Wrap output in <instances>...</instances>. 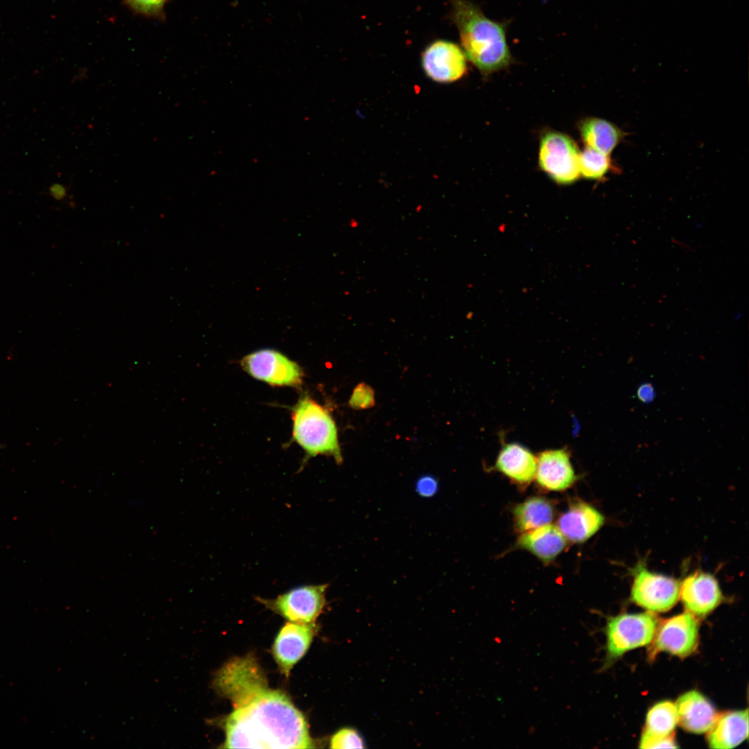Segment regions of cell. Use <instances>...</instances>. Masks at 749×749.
I'll use <instances>...</instances> for the list:
<instances>
[{"mask_svg":"<svg viewBox=\"0 0 749 749\" xmlns=\"http://www.w3.org/2000/svg\"><path fill=\"white\" fill-rule=\"evenodd\" d=\"M316 624L287 622L279 630L272 648L273 657L285 677L304 656L312 642Z\"/></svg>","mask_w":749,"mask_h":749,"instance_id":"8fae6325","label":"cell"},{"mask_svg":"<svg viewBox=\"0 0 749 749\" xmlns=\"http://www.w3.org/2000/svg\"><path fill=\"white\" fill-rule=\"evenodd\" d=\"M536 460L535 479L542 488L562 491L576 482L577 476L566 448L543 451Z\"/></svg>","mask_w":749,"mask_h":749,"instance_id":"4fadbf2b","label":"cell"},{"mask_svg":"<svg viewBox=\"0 0 749 749\" xmlns=\"http://www.w3.org/2000/svg\"><path fill=\"white\" fill-rule=\"evenodd\" d=\"M351 408L356 410L367 409L374 405L373 389L365 383L359 384L354 389L349 400Z\"/></svg>","mask_w":749,"mask_h":749,"instance_id":"d4e9b609","label":"cell"},{"mask_svg":"<svg viewBox=\"0 0 749 749\" xmlns=\"http://www.w3.org/2000/svg\"><path fill=\"white\" fill-rule=\"evenodd\" d=\"M631 599L653 612L669 610L680 598V583L675 578L648 570L638 564L632 570Z\"/></svg>","mask_w":749,"mask_h":749,"instance_id":"52a82bcc","label":"cell"},{"mask_svg":"<svg viewBox=\"0 0 749 749\" xmlns=\"http://www.w3.org/2000/svg\"><path fill=\"white\" fill-rule=\"evenodd\" d=\"M516 545L549 564L565 549L567 540L556 526L549 524L522 533Z\"/></svg>","mask_w":749,"mask_h":749,"instance_id":"ac0fdd59","label":"cell"},{"mask_svg":"<svg viewBox=\"0 0 749 749\" xmlns=\"http://www.w3.org/2000/svg\"><path fill=\"white\" fill-rule=\"evenodd\" d=\"M580 153L578 145L568 135L547 130L540 137L538 166L556 184L570 185L580 178Z\"/></svg>","mask_w":749,"mask_h":749,"instance_id":"277c9868","label":"cell"},{"mask_svg":"<svg viewBox=\"0 0 749 749\" xmlns=\"http://www.w3.org/2000/svg\"><path fill=\"white\" fill-rule=\"evenodd\" d=\"M416 488L421 495L429 497L436 491L438 482L431 476H424L418 480Z\"/></svg>","mask_w":749,"mask_h":749,"instance_id":"484cf974","label":"cell"},{"mask_svg":"<svg viewBox=\"0 0 749 749\" xmlns=\"http://www.w3.org/2000/svg\"><path fill=\"white\" fill-rule=\"evenodd\" d=\"M168 0H124L133 12L148 17L162 19Z\"/></svg>","mask_w":749,"mask_h":749,"instance_id":"603a6c76","label":"cell"},{"mask_svg":"<svg viewBox=\"0 0 749 749\" xmlns=\"http://www.w3.org/2000/svg\"><path fill=\"white\" fill-rule=\"evenodd\" d=\"M514 524L520 533L549 524L555 516V508L549 499L531 497L513 509Z\"/></svg>","mask_w":749,"mask_h":749,"instance_id":"44dd1931","label":"cell"},{"mask_svg":"<svg viewBox=\"0 0 749 749\" xmlns=\"http://www.w3.org/2000/svg\"><path fill=\"white\" fill-rule=\"evenodd\" d=\"M292 418L293 438L308 458L329 455L338 464L343 462L336 427L327 410L304 396L294 407Z\"/></svg>","mask_w":749,"mask_h":749,"instance_id":"3957f363","label":"cell"},{"mask_svg":"<svg viewBox=\"0 0 749 749\" xmlns=\"http://www.w3.org/2000/svg\"><path fill=\"white\" fill-rule=\"evenodd\" d=\"M677 723L675 704L667 700L655 704L647 714L639 748H677L673 737Z\"/></svg>","mask_w":749,"mask_h":749,"instance_id":"9a60e30c","label":"cell"},{"mask_svg":"<svg viewBox=\"0 0 749 749\" xmlns=\"http://www.w3.org/2000/svg\"><path fill=\"white\" fill-rule=\"evenodd\" d=\"M536 462V457L528 448L510 442L501 449L494 467L512 482L526 486L535 479Z\"/></svg>","mask_w":749,"mask_h":749,"instance_id":"e0dca14e","label":"cell"},{"mask_svg":"<svg viewBox=\"0 0 749 749\" xmlns=\"http://www.w3.org/2000/svg\"><path fill=\"white\" fill-rule=\"evenodd\" d=\"M580 177L590 180H603L610 172H617L609 155L585 147L580 151L579 159Z\"/></svg>","mask_w":749,"mask_h":749,"instance_id":"7402d4cb","label":"cell"},{"mask_svg":"<svg viewBox=\"0 0 749 749\" xmlns=\"http://www.w3.org/2000/svg\"><path fill=\"white\" fill-rule=\"evenodd\" d=\"M578 130L585 147L609 155L626 135L615 124L597 117L583 119Z\"/></svg>","mask_w":749,"mask_h":749,"instance_id":"ffe728a7","label":"cell"},{"mask_svg":"<svg viewBox=\"0 0 749 749\" xmlns=\"http://www.w3.org/2000/svg\"><path fill=\"white\" fill-rule=\"evenodd\" d=\"M657 628V619L651 612L623 614L610 617L605 629L609 659L651 643Z\"/></svg>","mask_w":749,"mask_h":749,"instance_id":"5b68a950","label":"cell"},{"mask_svg":"<svg viewBox=\"0 0 749 749\" xmlns=\"http://www.w3.org/2000/svg\"><path fill=\"white\" fill-rule=\"evenodd\" d=\"M675 705L678 723L683 729L692 733L707 732L718 717L711 703L695 690L680 696Z\"/></svg>","mask_w":749,"mask_h":749,"instance_id":"2e32d148","label":"cell"},{"mask_svg":"<svg viewBox=\"0 0 749 749\" xmlns=\"http://www.w3.org/2000/svg\"><path fill=\"white\" fill-rule=\"evenodd\" d=\"M707 732L711 748L730 749L737 746L748 738V710L729 712L718 716Z\"/></svg>","mask_w":749,"mask_h":749,"instance_id":"d6986e66","label":"cell"},{"mask_svg":"<svg viewBox=\"0 0 749 749\" xmlns=\"http://www.w3.org/2000/svg\"><path fill=\"white\" fill-rule=\"evenodd\" d=\"M331 748H364V741L354 729L345 728L339 730L330 739Z\"/></svg>","mask_w":749,"mask_h":749,"instance_id":"cb8c5ba5","label":"cell"},{"mask_svg":"<svg viewBox=\"0 0 749 749\" xmlns=\"http://www.w3.org/2000/svg\"><path fill=\"white\" fill-rule=\"evenodd\" d=\"M243 370L272 386H299L304 373L300 365L282 353L270 349L252 352L241 361Z\"/></svg>","mask_w":749,"mask_h":749,"instance_id":"ba28073f","label":"cell"},{"mask_svg":"<svg viewBox=\"0 0 749 749\" xmlns=\"http://www.w3.org/2000/svg\"><path fill=\"white\" fill-rule=\"evenodd\" d=\"M232 700L224 748H314L304 715L283 692L264 682Z\"/></svg>","mask_w":749,"mask_h":749,"instance_id":"6da1fadb","label":"cell"},{"mask_svg":"<svg viewBox=\"0 0 749 749\" xmlns=\"http://www.w3.org/2000/svg\"><path fill=\"white\" fill-rule=\"evenodd\" d=\"M604 522V516L596 508L577 500L559 517L556 526L567 540L582 543L596 534Z\"/></svg>","mask_w":749,"mask_h":749,"instance_id":"5bb4252c","label":"cell"},{"mask_svg":"<svg viewBox=\"0 0 749 749\" xmlns=\"http://www.w3.org/2000/svg\"><path fill=\"white\" fill-rule=\"evenodd\" d=\"M52 194L55 198L62 200L66 197L67 193L66 189L63 186L55 185L52 189Z\"/></svg>","mask_w":749,"mask_h":749,"instance_id":"83f0119b","label":"cell"},{"mask_svg":"<svg viewBox=\"0 0 749 749\" xmlns=\"http://www.w3.org/2000/svg\"><path fill=\"white\" fill-rule=\"evenodd\" d=\"M467 58L462 48L447 40H437L422 54V64L427 76L440 83L456 81L467 72Z\"/></svg>","mask_w":749,"mask_h":749,"instance_id":"30bf717a","label":"cell"},{"mask_svg":"<svg viewBox=\"0 0 749 749\" xmlns=\"http://www.w3.org/2000/svg\"><path fill=\"white\" fill-rule=\"evenodd\" d=\"M651 655L665 651L680 657L691 654L698 644V624L696 617L687 612L665 620L657 628Z\"/></svg>","mask_w":749,"mask_h":749,"instance_id":"9c48e42d","label":"cell"},{"mask_svg":"<svg viewBox=\"0 0 749 749\" xmlns=\"http://www.w3.org/2000/svg\"><path fill=\"white\" fill-rule=\"evenodd\" d=\"M680 598L688 612L704 617L721 603L723 595L715 577L698 571L688 575L680 584Z\"/></svg>","mask_w":749,"mask_h":749,"instance_id":"7c38bea8","label":"cell"},{"mask_svg":"<svg viewBox=\"0 0 749 749\" xmlns=\"http://www.w3.org/2000/svg\"><path fill=\"white\" fill-rule=\"evenodd\" d=\"M637 396L641 402L650 403L655 397V388L651 383H644L637 388Z\"/></svg>","mask_w":749,"mask_h":749,"instance_id":"4316f807","label":"cell"},{"mask_svg":"<svg viewBox=\"0 0 749 749\" xmlns=\"http://www.w3.org/2000/svg\"><path fill=\"white\" fill-rule=\"evenodd\" d=\"M451 17L465 56L484 76L505 69L513 62L507 42V23L488 18L470 0H452Z\"/></svg>","mask_w":749,"mask_h":749,"instance_id":"7a4b0ae2","label":"cell"},{"mask_svg":"<svg viewBox=\"0 0 749 749\" xmlns=\"http://www.w3.org/2000/svg\"><path fill=\"white\" fill-rule=\"evenodd\" d=\"M327 587V584L302 585L273 599L257 600L289 621L313 623L324 609Z\"/></svg>","mask_w":749,"mask_h":749,"instance_id":"8992f818","label":"cell"}]
</instances>
